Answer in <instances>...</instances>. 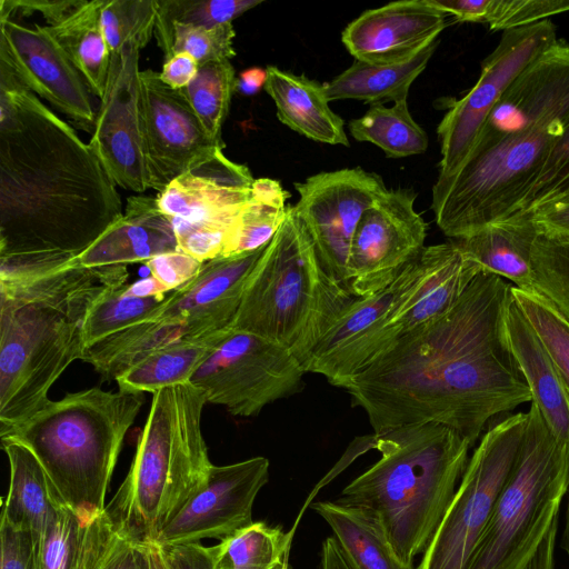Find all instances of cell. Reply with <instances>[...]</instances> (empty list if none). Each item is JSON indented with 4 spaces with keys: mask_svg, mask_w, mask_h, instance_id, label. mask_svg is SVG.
<instances>
[{
    "mask_svg": "<svg viewBox=\"0 0 569 569\" xmlns=\"http://www.w3.org/2000/svg\"><path fill=\"white\" fill-rule=\"evenodd\" d=\"M179 250L172 222L156 198L132 196L122 217L73 259L84 268L124 266Z\"/></svg>",
    "mask_w": 569,
    "mask_h": 569,
    "instance_id": "d4e9b609",
    "label": "cell"
},
{
    "mask_svg": "<svg viewBox=\"0 0 569 569\" xmlns=\"http://www.w3.org/2000/svg\"><path fill=\"white\" fill-rule=\"evenodd\" d=\"M411 189H388L356 228L348 258V286L355 297L387 288L426 247L427 223L416 211Z\"/></svg>",
    "mask_w": 569,
    "mask_h": 569,
    "instance_id": "9a60e30c",
    "label": "cell"
},
{
    "mask_svg": "<svg viewBox=\"0 0 569 569\" xmlns=\"http://www.w3.org/2000/svg\"><path fill=\"white\" fill-rule=\"evenodd\" d=\"M527 413L491 427L469 458L452 502L416 569H467L516 461Z\"/></svg>",
    "mask_w": 569,
    "mask_h": 569,
    "instance_id": "30bf717a",
    "label": "cell"
},
{
    "mask_svg": "<svg viewBox=\"0 0 569 569\" xmlns=\"http://www.w3.org/2000/svg\"><path fill=\"white\" fill-rule=\"evenodd\" d=\"M157 16L158 0H103L100 21L110 52L127 42L144 48L154 36Z\"/></svg>",
    "mask_w": 569,
    "mask_h": 569,
    "instance_id": "b9f144b4",
    "label": "cell"
},
{
    "mask_svg": "<svg viewBox=\"0 0 569 569\" xmlns=\"http://www.w3.org/2000/svg\"><path fill=\"white\" fill-rule=\"evenodd\" d=\"M84 0H1L0 19H11L16 13L30 16L39 12L47 26H56L68 18Z\"/></svg>",
    "mask_w": 569,
    "mask_h": 569,
    "instance_id": "f907efd6",
    "label": "cell"
},
{
    "mask_svg": "<svg viewBox=\"0 0 569 569\" xmlns=\"http://www.w3.org/2000/svg\"><path fill=\"white\" fill-rule=\"evenodd\" d=\"M144 264L164 291L172 292L193 279L203 263L179 249L159 254Z\"/></svg>",
    "mask_w": 569,
    "mask_h": 569,
    "instance_id": "c3c4849f",
    "label": "cell"
},
{
    "mask_svg": "<svg viewBox=\"0 0 569 569\" xmlns=\"http://www.w3.org/2000/svg\"><path fill=\"white\" fill-rule=\"evenodd\" d=\"M232 23L214 28L192 27L157 18L154 38L164 59L180 52L192 56L199 64L230 60L236 56Z\"/></svg>",
    "mask_w": 569,
    "mask_h": 569,
    "instance_id": "ab89813d",
    "label": "cell"
},
{
    "mask_svg": "<svg viewBox=\"0 0 569 569\" xmlns=\"http://www.w3.org/2000/svg\"><path fill=\"white\" fill-rule=\"evenodd\" d=\"M146 153L151 189L158 192L224 147L216 143L179 90L159 72H140Z\"/></svg>",
    "mask_w": 569,
    "mask_h": 569,
    "instance_id": "ac0fdd59",
    "label": "cell"
},
{
    "mask_svg": "<svg viewBox=\"0 0 569 569\" xmlns=\"http://www.w3.org/2000/svg\"><path fill=\"white\" fill-rule=\"evenodd\" d=\"M261 0H158L157 18L201 28L232 23Z\"/></svg>",
    "mask_w": 569,
    "mask_h": 569,
    "instance_id": "f6af8a7d",
    "label": "cell"
},
{
    "mask_svg": "<svg viewBox=\"0 0 569 569\" xmlns=\"http://www.w3.org/2000/svg\"><path fill=\"white\" fill-rule=\"evenodd\" d=\"M509 345L539 409L553 436L569 445V395L535 330L511 295L506 313Z\"/></svg>",
    "mask_w": 569,
    "mask_h": 569,
    "instance_id": "484cf974",
    "label": "cell"
},
{
    "mask_svg": "<svg viewBox=\"0 0 569 569\" xmlns=\"http://www.w3.org/2000/svg\"><path fill=\"white\" fill-rule=\"evenodd\" d=\"M558 41L551 20L505 31L481 66L476 84L455 101L440 121L438 181L453 176L470 154L493 108L515 79Z\"/></svg>",
    "mask_w": 569,
    "mask_h": 569,
    "instance_id": "7c38bea8",
    "label": "cell"
},
{
    "mask_svg": "<svg viewBox=\"0 0 569 569\" xmlns=\"http://www.w3.org/2000/svg\"><path fill=\"white\" fill-rule=\"evenodd\" d=\"M144 400L143 392L80 390L49 399L0 438L29 448L63 503L84 520L104 510L124 437Z\"/></svg>",
    "mask_w": 569,
    "mask_h": 569,
    "instance_id": "8992f818",
    "label": "cell"
},
{
    "mask_svg": "<svg viewBox=\"0 0 569 569\" xmlns=\"http://www.w3.org/2000/svg\"><path fill=\"white\" fill-rule=\"evenodd\" d=\"M267 80V70L258 67H252L243 70L236 82V90L246 96L257 93L261 88H264Z\"/></svg>",
    "mask_w": 569,
    "mask_h": 569,
    "instance_id": "680465c9",
    "label": "cell"
},
{
    "mask_svg": "<svg viewBox=\"0 0 569 569\" xmlns=\"http://www.w3.org/2000/svg\"><path fill=\"white\" fill-rule=\"evenodd\" d=\"M130 291L138 297H166L164 289L158 283V281L149 276L129 284Z\"/></svg>",
    "mask_w": 569,
    "mask_h": 569,
    "instance_id": "91938a15",
    "label": "cell"
},
{
    "mask_svg": "<svg viewBox=\"0 0 569 569\" xmlns=\"http://www.w3.org/2000/svg\"><path fill=\"white\" fill-rule=\"evenodd\" d=\"M127 278L107 283L89 307L83 325L86 348L133 323L146 320L166 298H143L133 295Z\"/></svg>",
    "mask_w": 569,
    "mask_h": 569,
    "instance_id": "8d00e7d4",
    "label": "cell"
},
{
    "mask_svg": "<svg viewBox=\"0 0 569 569\" xmlns=\"http://www.w3.org/2000/svg\"><path fill=\"white\" fill-rule=\"evenodd\" d=\"M83 520L60 505L34 545L36 569H76Z\"/></svg>",
    "mask_w": 569,
    "mask_h": 569,
    "instance_id": "ee69618b",
    "label": "cell"
},
{
    "mask_svg": "<svg viewBox=\"0 0 569 569\" xmlns=\"http://www.w3.org/2000/svg\"><path fill=\"white\" fill-rule=\"evenodd\" d=\"M568 124L506 137L470 153L450 178L437 180L431 208L440 230L460 239L515 213Z\"/></svg>",
    "mask_w": 569,
    "mask_h": 569,
    "instance_id": "9c48e42d",
    "label": "cell"
},
{
    "mask_svg": "<svg viewBox=\"0 0 569 569\" xmlns=\"http://www.w3.org/2000/svg\"><path fill=\"white\" fill-rule=\"evenodd\" d=\"M127 267L71 264L26 281L0 284V433L49 400L64 370L84 352L89 307Z\"/></svg>",
    "mask_w": 569,
    "mask_h": 569,
    "instance_id": "3957f363",
    "label": "cell"
},
{
    "mask_svg": "<svg viewBox=\"0 0 569 569\" xmlns=\"http://www.w3.org/2000/svg\"><path fill=\"white\" fill-rule=\"evenodd\" d=\"M566 493H568V503H567V511H566L565 529H563L562 539H561V547L566 551V553L569 556V483H568Z\"/></svg>",
    "mask_w": 569,
    "mask_h": 569,
    "instance_id": "6125c7cd",
    "label": "cell"
},
{
    "mask_svg": "<svg viewBox=\"0 0 569 569\" xmlns=\"http://www.w3.org/2000/svg\"><path fill=\"white\" fill-rule=\"evenodd\" d=\"M289 552L273 567V569H289L288 567Z\"/></svg>",
    "mask_w": 569,
    "mask_h": 569,
    "instance_id": "be15d7a7",
    "label": "cell"
},
{
    "mask_svg": "<svg viewBox=\"0 0 569 569\" xmlns=\"http://www.w3.org/2000/svg\"><path fill=\"white\" fill-rule=\"evenodd\" d=\"M305 373L287 348L231 327L190 382L203 391L208 403L222 406L236 417H253L300 391Z\"/></svg>",
    "mask_w": 569,
    "mask_h": 569,
    "instance_id": "8fae6325",
    "label": "cell"
},
{
    "mask_svg": "<svg viewBox=\"0 0 569 569\" xmlns=\"http://www.w3.org/2000/svg\"><path fill=\"white\" fill-rule=\"evenodd\" d=\"M539 234L569 241V197L530 212Z\"/></svg>",
    "mask_w": 569,
    "mask_h": 569,
    "instance_id": "f5cc1de1",
    "label": "cell"
},
{
    "mask_svg": "<svg viewBox=\"0 0 569 569\" xmlns=\"http://www.w3.org/2000/svg\"><path fill=\"white\" fill-rule=\"evenodd\" d=\"M511 295L550 357L569 395V320L543 296L511 287Z\"/></svg>",
    "mask_w": 569,
    "mask_h": 569,
    "instance_id": "60d3db41",
    "label": "cell"
},
{
    "mask_svg": "<svg viewBox=\"0 0 569 569\" xmlns=\"http://www.w3.org/2000/svg\"><path fill=\"white\" fill-rule=\"evenodd\" d=\"M356 297L320 262L293 206L248 277L231 327L261 336L303 363Z\"/></svg>",
    "mask_w": 569,
    "mask_h": 569,
    "instance_id": "52a82bcc",
    "label": "cell"
},
{
    "mask_svg": "<svg viewBox=\"0 0 569 569\" xmlns=\"http://www.w3.org/2000/svg\"><path fill=\"white\" fill-rule=\"evenodd\" d=\"M269 460L212 466L206 483L161 530L158 546L223 540L253 523L252 507L269 479Z\"/></svg>",
    "mask_w": 569,
    "mask_h": 569,
    "instance_id": "e0dca14e",
    "label": "cell"
},
{
    "mask_svg": "<svg viewBox=\"0 0 569 569\" xmlns=\"http://www.w3.org/2000/svg\"><path fill=\"white\" fill-rule=\"evenodd\" d=\"M511 287L480 271L447 312L401 333L343 386L375 433L431 422L473 446L492 417L531 401L507 335Z\"/></svg>",
    "mask_w": 569,
    "mask_h": 569,
    "instance_id": "6da1fadb",
    "label": "cell"
},
{
    "mask_svg": "<svg viewBox=\"0 0 569 569\" xmlns=\"http://www.w3.org/2000/svg\"><path fill=\"white\" fill-rule=\"evenodd\" d=\"M569 197V124L556 142L533 184L516 212L536 209Z\"/></svg>",
    "mask_w": 569,
    "mask_h": 569,
    "instance_id": "bcb514c9",
    "label": "cell"
},
{
    "mask_svg": "<svg viewBox=\"0 0 569 569\" xmlns=\"http://www.w3.org/2000/svg\"><path fill=\"white\" fill-rule=\"evenodd\" d=\"M102 1L84 0L62 22L46 26L99 100L106 91L111 60L100 21Z\"/></svg>",
    "mask_w": 569,
    "mask_h": 569,
    "instance_id": "d6a6232c",
    "label": "cell"
},
{
    "mask_svg": "<svg viewBox=\"0 0 569 569\" xmlns=\"http://www.w3.org/2000/svg\"><path fill=\"white\" fill-rule=\"evenodd\" d=\"M248 167L218 150L159 191L156 201L170 219L230 230L251 194Z\"/></svg>",
    "mask_w": 569,
    "mask_h": 569,
    "instance_id": "603a6c76",
    "label": "cell"
},
{
    "mask_svg": "<svg viewBox=\"0 0 569 569\" xmlns=\"http://www.w3.org/2000/svg\"><path fill=\"white\" fill-rule=\"evenodd\" d=\"M206 403L190 381L152 393L129 471L104 508L130 539L153 543L206 483L213 466L201 428Z\"/></svg>",
    "mask_w": 569,
    "mask_h": 569,
    "instance_id": "5b68a950",
    "label": "cell"
},
{
    "mask_svg": "<svg viewBox=\"0 0 569 569\" xmlns=\"http://www.w3.org/2000/svg\"><path fill=\"white\" fill-rule=\"evenodd\" d=\"M391 300V284L356 297L316 342L302 363L305 371L343 388L399 337L389 321Z\"/></svg>",
    "mask_w": 569,
    "mask_h": 569,
    "instance_id": "ffe728a7",
    "label": "cell"
},
{
    "mask_svg": "<svg viewBox=\"0 0 569 569\" xmlns=\"http://www.w3.org/2000/svg\"><path fill=\"white\" fill-rule=\"evenodd\" d=\"M1 446L10 466V485L2 501L1 519L29 531L36 545L63 501L29 448L12 440H1Z\"/></svg>",
    "mask_w": 569,
    "mask_h": 569,
    "instance_id": "f1b7e54d",
    "label": "cell"
},
{
    "mask_svg": "<svg viewBox=\"0 0 569 569\" xmlns=\"http://www.w3.org/2000/svg\"><path fill=\"white\" fill-rule=\"evenodd\" d=\"M428 2L458 21L487 23L492 0H428Z\"/></svg>",
    "mask_w": 569,
    "mask_h": 569,
    "instance_id": "11a10c76",
    "label": "cell"
},
{
    "mask_svg": "<svg viewBox=\"0 0 569 569\" xmlns=\"http://www.w3.org/2000/svg\"><path fill=\"white\" fill-rule=\"evenodd\" d=\"M295 212L326 271L348 291V258L363 212L388 190L380 176L361 168L320 172L295 183Z\"/></svg>",
    "mask_w": 569,
    "mask_h": 569,
    "instance_id": "4fadbf2b",
    "label": "cell"
},
{
    "mask_svg": "<svg viewBox=\"0 0 569 569\" xmlns=\"http://www.w3.org/2000/svg\"><path fill=\"white\" fill-rule=\"evenodd\" d=\"M0 569H36L34 540L32 535L0 521Z\"/></svg>",
    "mask_w": 569,
    "mask_h": 569,
    "instance_id": "681fc988",
    "label": "cell"
},
{
    "mask_svg": "<svg viewBox=\"0 0 569 569\" xmlns=\"http://www.w3.org/2000/svg\"><path fill=\"white\" fill-rule=\"evenodd\" d=\"M266 247L203 262L198 274L170 292L146 320L188 323L202 333L231 327L248 277Z\"/></svg>",
    "mask_w": 569,
    "mask_h": 569,
    "instance_id": "cb8c5ba5",
    "label": "cell"
},
{
    "mask_svg": "<svg viewBox=\"0 0 569 569\" xmlns=\"http://www.w3.org/2000/svg\"><path fill=\"white\" fill-rule=\"evenodd\" d=\"M446 18L428 0L390 2L361 13L345 28L341 40L356 60L402 63L438 40Z\"/></svg>",
    "mask_w": 569,
    "mask_h": 569,
    "instance_id": "7402d4cb",
    "label": "cell"
},
{
    "mask_svg": "<svg viewBox=\"0 0 569 569\" xmlns=\"http://www.w3.org/2000/svg\"><path fill=\"white\" fill-rule=\"evenodd\" d=\"M371 440L379 460L338 501L370 516L398 558L413 565L452 502L472 446L456 430L431 422L375 433Z\"/></svg>",
    "mask_w": 569,
    "mask_h": 569,
    "instance_id": "277c9868",
    "label": "cell"
},
{
    "mask_svg": "<svg viewBox=\"0 0 569 569\" xmlns=\"http://www.w3.org/2000/svg\"><path fill=\"white\" fill-rule=\"evenodd\" d=\"M557 518L525 569H556L555 550L558 535Z\"/></svg>",
    "mask_w": 569,
    "mask_h": 569,
    "instance_id": "9f6ffc18",
    "label": "cell"
},
{
    "mask_svg": "<svg viewBox=\"0 0 569 569\" xmlns=\"http://www.w3.org/2000/svg\"><path fill=\"white\" fill-rule=\"evenodd\" d=\"M320 569H355L335 537L322 543Z\"/></svg>",
    "mask_w": 569,
    "mask_h": 569,
    "instance_id": "6f0895ef",
    "label": "cell"
},
{
    "mask_svg": "<svg viewBox=\"0 0 569 569\" xmlns=\"http://www.w3.org/2000/svg\"><path fill=\"white\" fill-rule=\"evenodd\" d=\"M266 92L276 104L278 119L313 141L349 147L345 121L335 113L323 84L274 66L267 67Z\"/></svg>",
    "mask_w": 569,
    "mask_h": 569,
    "instance_id": "83f0119b",
    "label": "cell"
},
{
    "mask_svg": "<svg viewBox=\"0 0 569 569\" xmlns=\"http://www.w3.org/2000/svg\"><path fill=\"white\" fill-rule=\"evenodd\" d=\"M199 62L190 54L180 52L164 59L161 81L173 90L184 89L196 77Z\"/></svg>",
    "mask_w": 569,
    "mask_h": 569,
    "instance_id": "db71d44e",
    "label": "cell"
},
{
    "mask_svg": "<svg viewBox=\"0 0 569 569\" xmlns=\"http://www.w3.org/2000/svg\"><path fill=\"white\" fill-rule=\"evenodd\" d=\"M150 569H168L159 546L156 543L148 545Z\"/></svg>",
    "mask_w": 569,
    "mask_h": 569,
    "instance_id": "94428289",
    "label": "cell"
},
{
    "mask_svg": "<svg viewBox=\"0 0 569 569\" xmlns=\"http://www.w3.org/2000/svg\"><path fill=\"white\" fill-rule=\"evenodd\" d=\"M289 197L279 181L270 178L254 179L250 198L227 234L221 257L266 247L287 217Z\"/></svg>",
    "mask_w": 569,
    "mask_h": 569,
    "instance_id": "836d02e7",
    "label": "cell"
},
{
    "mask_svg": "<svg viewBox=\"0 0 569 569\" xmlns=\"http://www.w3.org/2000/svg\"><path fill=\"white\" fill-rule=\"evenodd\" d=\"M538 234L532 214L518 211L452 240L482 271L508 279L518 289L535 291L531 254Z\"/></svg>",
    "mask_w": 569,
    "mask_h": 569,
    "instance_id": "4316f807",
    "label": "cell"
},
{
    "mask_svg": "<svg viewBox=\"0 0 569 569\" xmlns=\"http://www.w3.org/2000/svg\"><path fill=\"white\" fill-rule=\"evenodd\" d=\"M313 510L326 520L355 569H416L402 562L377 522L361 509L340 501H318Z\"/></svg>",
    "mask_w": 569,
    "mask_h": 569,
    "instance_id": "1f68e13d",
    "label": "cell"
},
{
    "mask_svg": "<svg viewBox=\"0 0 569 569\" xmlns=\"http://www.w3.org/2000/svg\"><path fill=\"white\" fill-rule=\"evenodd\" d=\"M482 271L455 240L425 247L390 283V325L399 332L447 312Z\"/></svg>",
    "mask_w": 569,
    "mask_h": 569,
    "instance_id": "44dd1931",
    "label": "cell"
},
{
    "mask_svg": "<svg viewBox=\"0 0 569 569\" xmlns=\"http://www.w3.org/2000/svg\"><path fill=\"white\" fill-rule=\"evenodd\" d=\"M76 569H150L148 546L120 532L103 510L83 520Z\"/></svg>",
    "mask_w": 569,
    "mask_h": 569,
    "instance_id": "d590c367",
    "label": "cell"
},
{
    "mask_svg": "<svg viewBox=\"0 0 569 569\" xmlns=\"http://www.w3.org/2000/svg\"><path fill=\"white\" fill-rule=\"evenodd\" d=\"M531 264L535 291L569 320V241L538 234Z\"/></svg>",
    "mask_w": 569,
    "mask_h": 569,
    "instance_id": "7bdbcfd3",
    "label": "cell"
},
{
    "mask_svg": "<svg viewBox=\"0 0 569 569\" xmlns=\"http://www.w3.org/2000/svg\"><path fill=\"white\" fill-rule=\"evenodd\" d=\"M0 62L73 124L93 132L98 111L94 94L46 26L0 19Z\"/></svg>",
    "mask_w": 569,
    "mask_h": 569,
    "instance_id": "2e32d148",
    "label": "cell"
},
{
    "mask_svg": "<svg viewBox=\"0 0 569 569\" xmlns=\"http://www.w3.org/2000/svg\"><path fill=\"white\" fill-rule=\"evenodd\" d=\"M140 48L127 42L111 53L89 146L117 187L142 193L151 189L141 106Z\"/></svg>",
    "mask_w": 569,
    "mask_h": 569,
    "instance_id": "5bb4252c",
    "label": "cell"
},
{
    "mask_svg": "<svg viewBox=\"0 0 569 569\" xmlns=\"http://www.w3.org/2000/svg\"><path fill=\"white\" fill-rule=\"evenodd\" d=\"M89 143L0 62V257L74 259L122 214Z\"/></svg>",
    "mask_w": 569,
    "mask_h": 569,
    "instance_id": "7a4b0ae2",
    "label": "cell"
},
{
    "mask_svg": "<svg viewBox=\"0 0 569 569\" xmlns=\"http://www.w3.org/2000/svg\"><path fill=\"white\" fill-rule=\"evenodd\" d=\"M569 121V43L558 40L510 84L487 118L470 153L499 140Z\"/></svg>",
    "mask_w": 569,
    "mask_h": 569,
    "instance_id": "d6986e66",
    "label": "cell"
},
{
    "mask_svg": "<svg viewBox=\"0 0 569 569\" xmlns=\"http://www.w3.org/2000/svg\"><path fill=\"white\" fill-rule=\"evenodd\" d=\"M439 41H435L409 61L396 64L355 62L323 84L328 101L360 100L370 106L407 100L409 89L425 70Z\"/></svg>",
    "mask_w": 569,
    "mask_h": 569,
    "instance_id": "f546056e",
    "label": "cell"
},
{
    "mask_svg": "<svg viewBox=\"0 0 569 569\" xmlns=\"http://www.w3.org/2000/svg\"><path fill=\"white\" fill-rule=\"evenodd\" d=\"M236 82L234 68L230 60H224L199 66L192 81L179 90L210 138L222 147V127L229 112Z\"/></svg>",
    "mask_w": 569,
    "mask_h": 569,
    "instance_id": "f35d334b",
    "label": "cell"
},
{
    "mask_svg": "<svg viewBox=\"0 0 569 569\" xmlns=\"http://www.w3.org/2000/svg\"><path fill=\"white\" fill-rule=\"evenodd\" d=\"M230 328L179 341L147 356L116 378L118 389L153 393L166 387L189 382Z\"/></svg>",
    "mask_w": 569,
    "mask_h": 569,
    "instance_id": "4dcf8cb0",
    "label": "cell"
},
{
    "mask_svg": "<svg viewBox=\"0 0 569 569\" xmlns=\"http://www.w3.org/2000/svg\"><path fill=\"white\" fill-rule=\"evenodd\" d=\"M351 136L379 147L389 158L423 153L428 148L426 131L413 120L407 100L391 107L370 106L360 118L349 122Z\"/></svg>",
    "mask_w": 569,
    "mask_h": 569,
    "instance_id": "e575fe53",
    "label": "cell"
},
{
    "mask_svg": "<svg viewBox=\"0 0 569 569\" xmlns=\"http://www.w3.org/2000/svg\"><path fill=\"white\" fill-rule=\"evenodd\" d=\"M568 483L569 445L531 403L516 461L467 569H525L559 518Z\"/></svg>",
    "mask_w": 569,
    "mask_h": 569,
    "instance_id": "ba28073f",
    "label": "cell"
},
{
    "mask_svg": "<svg viewBox=\"0 0 569 569\" xmlns=\"http://www.w3.org/2000/svg\"><path fill=\"white\" fill-rule=\"evenodd\" d=\"M569 11V0H492L487 23L493 31L521 28Z\"/></svg>",
    "mask_w": 569,
    "mask_h": 569,
    "instance_id": "7dc6e473",
    "label": "cell"
},
{
    "mask_svg": "<svg viewBox=\"0 0 569 569\" xmlns=\"http://www.w3.org/2000/svg\"><path fill=\"white\" fill-rule=\"evenodd\" d=\"M291 535L257 521L212 547L211 569H273L290 549Z\"/></svg>",
    "mask_w": 569,
    "mask_h": 569,
    "instance_id": "74e56055",
    "label": "cell"
},
{
    "mask_svg": "<svg viewBox=\"0 0 569 569\" xmlns=\"http://www.w3.org/2000/svg\"><path fill=\"white\" fill-rule=\"evenodd\" d=\"M159 548L168 569H211L212 547L200 542H184Z\"/></svg>",
    "mask_w": 569,
    "mask_h": 569,
    "instance_id": "816d5d0a",
    "label": "cell"
}]
</instances>
